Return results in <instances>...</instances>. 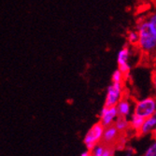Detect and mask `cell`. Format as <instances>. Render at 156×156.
I'll return each instance as SVG.
<instances>
[{
	"mask_svg": "<svg viewBox=\"0 0 156 156\" xmlns=\"http://www.w3.org/2000/svg\"><path fill=\"white\" fill-rule=\"evenodd\" d=\"M115 147L114 146H107L104 153L102 156H114L115 153Z\"/></svg>",
	"mask_w": 156,
	"mask_h": 156,
	"instance_id": "obj_18",
	"label": "cell"
},
{
	"mask_svg": "<svg viewBox=\"0 0 156 156\" xmlns=\"http://www.w3.org/2000/svg\"><path fill=\"white\" fill-rule=\"evenodd\" d=\"M151 84H152L153 90L156 93V69H155V71L152 73V76H151Z\"/></svg>",
	"mask_w": 156,
	"mask_h": 156,
	"instance_id": "obj_19",
	"label": "cell"
},
{
	"mask_svg": "<svg viewBox=\"0 0 156 156\" xmlns=\"http://www.w3.org/2000/svg\"><path fill=\"white\" fill-rule=\"evenodd\" d=\"M115 127L119 130L121 134H125L127 131L130 129V122L129 118H125V117H118L114 123Z\"/></svg>",
	"mask_w": 156,
	"mask_h": 156,
	"instance_id": "obj_11",
	"label": "cell"
},
{
	"mask_svg": "<svg viewBox=\"0 0 156 156\" xmlns=\"http://www.w3.org/2000/svg\"><path fill=\"white\" fill-rule=\"evenodd\" d=\"M106 148H107V146H106L105 144H103L102 142H101V143H99V144H97V145L91 151L92 155H93V156H102L103 153H104V151H105V150H106Z\"/></svg>",
	"mask_w": 156,
	"mask_h": 156,
	"instance_id": "obj_16",
	"label": "cell"
},
{
	"mask_svg": "<svg viewBox=\"0 0 156 156\" xmlns=\"http://www.w3.org/2000/svg\"><path fill=\"white\" fill-rule=\"evenodd\" d=\"M156 127V112L152 114L151 117L145 119V122L141 127V129L138 132V136H147L149 134H151L152 131Z\"/></svg>",
	"mask_w": 156,
	"mask_h": 156,
	"instance_id": "obj_9",
	"label": "cell"
},
{
	"mask_svg": "<svg viewBox=\"0 0 156 156\" xmlns=\"http://www.w3.org/2000/svg\"><path fill=\"white\" fill-rule=\"evenodd\" d=\"M131 49L128 46L122 47L117 54V64L118 68L127 77L131 71Z\"/></svg>",
	"mask_w": 156,
	"mask_h": 156,
	"instance_id": "obj_5",
	"label": "cell"
},
{
	"mask_svg": "<svg viewBox=\"0 0 156 156\" xmlns=\"http://www.w3.org/2000/svg\"><path fill=\"white\" fill-rule=\"evenodd\" d=\"M118 117L119 114L116 107H108L104 105L99 112V122L105 127L114 124Z\"/></svg>",
	"mask_w": 156,
	"mask_h": 156,
	"instance_id": "obj_6",
	"label": "cell"
},
{
	"mask_svg": "<svg viewBox=\"0 0 156 156\" xmlns=\"http://www.w3.org/2000/svg\"><path fill=\"white\" fill-rule=\"evenodd\" d=\"M126 79V76L121 71L119 68H117L111 76V81L115 83H123Z\"/></svg>",
	"mask_w": 156,
	"mask_h": 156,
	"instance_id": "obj_14",
	"label": "cell"
},
{
	"mask_svg": "<svg viewBox=\"0 0 156 156\" xmlns=\"http://www.w3.org/2000/svg\"><path fill=\"white\" fill-rule=\"evenodd\" d=\"M147 21L149 26L151 28V30L156 33V10H153L152 12L149 13L146 17H144Z\"/></svg>",
	"mask_w": 156,
	"mask_h": 156,
	"instance_id": "obj_13",
	"label": "cell"
},
{
	"mask_svg": "<svg viewBox=\"0 0 156 156\" xmlns=\"http://www.w3.org/2000/svg\"><path fill=\"white\" fill-rule=\"evenodd\" d=\"M156 112V96H147L138 99L134 105V113L145 119Z\"/></svg>",
	"mask_w": 156,
	"mask_h": 156,
	"instance_id": "obj_2",
	"label": "cell"
},
{
	"mask_svg": "<svg viewBox=\"0 0 156 156\" xmlns=\"http://www.w3.org/2000/svg\"><path fill=\"white\" fill-rule=\"evenodd\" d=\"M120 136L121 133L119 132V130L116 128L114 124L105 127L102 143L105 144L106 146H114Z\"/></svg>",
	"mask_w": 156,
	"mask_h": 156,
	"instance_id": "obj_8",
	"label": "cell"
},
{
	"mask_svg": "<svg viewBox=\"0 0 156 156\" xmlns=\"http://www.w3.org/2000/svg\"><path fill=\"white\" fill-rule=\"evenodd\" d=\"M129 122H130V129L137 135L145 122V118L140 117V116L135 114V113H133L131 117L129 118Z\"/></svg>",
	"mask_w": 156,
	"mask_h": 156,
	"instance_id": "obj_10",
	"label": "cell"
},
{
	"mask_svg": "<svg viewBox=\"0 0 156 156\" xmlns=\"http://www.w3.org/2000/svg\"><path fill=\"white\" fill-rule=\"evenodd\" d=\"M125 156H133L134 154V149L129 148V147H126L125 148Z\"/></svg>",
	"mask_w": 156,
	"mask_h": 156,
	"instance_id": "obj_20",
	"label": "cell"
},
{
	"mask_svg": "<svg viewBox=\"0 0 156 156\" xmlns=\"http://www.w3.org/2000/svg\"><path fill=\"white\" fill-rule=\"evenodd\" d=\"M80 156H93V155H92V152H91V151L87 150V151H83V152L80 154Z\"/></svg>",
	"mask_w": 156,
	"mask_h": 156,
	"instance_id": "obj_21",
	"label": "cell"
},
{
	"mask_svg": "<svg viewBox=\"0 0 156 156\" xmlns=\"http://www.w3.org/2000/svg\"><path fill=\"white\" fill-rule=\"evenodd\" d=\"M151 136H152L153 139H156V127H155V129L152 131V133H151Z\"/></svg>",
	"mask_w": 156,
	"mask_h": 156,
	"instance_id": "obj_22",
	"label": "cell"
},
{
	"mask_svg": "<svg viewBox=\"0 0 156 156\" xmlns=\"http://www.w3.org/2000/svg\"><path fill=\"white\" fill-rule=\"evenodd\" d=\"M138 32L139 39L137 47L140 51L151 57L156 56V33H154L149 26L145 18L140 19L136 25Z\"/></svg>",
	"mask_w": 156,
	"mask_h": 156,
	"instance_id": "obj_1",
	"label": "cell"
},
{
	"mask_svg": "<svg viewBox=\"0 0 156 156\" xmlns=\"http://www.w3.org/2000/svg\"><path fill=\"white\" fill-rule=\"evenodd\" d=\"M134 105L135 102L128 96H123L122 100L117 104L116 108L118 111L119 117L130 118L134 113Z\"/></svg>",
	"mask_w": 156,
	"mask_h": 156,
	"instance_id": "obj_7",
	"label": "cell"
},
{
	"mask_svg": "<svg viewBox=\"0 0 156 156\" xmlns=\"http://www.w3.org/2000/svg\"><path fill=\"white\" fill-rule=\"evenodd\" d=\"M154 63H155V68H156V56H155V61H154Z\"/></svg>",
	"mask_w": 156,
	"mask_h": 156,
	"instance_id": "obj_23",
	"label": "cell"
},
{
	"mask_svg": "<svg viewBox=\"0 0 156 156\" xmlns=\"http://www.w3.org/2000/svg\"><path fill=\"white\" fill-rule=\"evenodd\" d=\"M126 143H127V137H126L125 134H121V136L118 138V140H117V142L115 143L114 147L118 151H122V150H125Z\"/></svg>",
	"mask_w": 156,
	"mask_h": 156,
	"instance_id": "obj_15",
	"label": "cell"
},
{
	"mask_svg": "<svg viewBox=\"0 0 156 156\" xmlns=\"http://www.w3.org/2000/svg\"><path fill=\"white\" fill-rule=\"evenodd\" d=\"M143 156H156V139L146 149Z\"/></svg>",
	"mask_w": 156,
	"mask_h": 156,
	"instance_id": "obj_17",
	"label": "cell"
},
{
	"mask_svg": "<svg viewBox=\"0 0 156 156\" xmlns=\"http://www.w3.org/2000/svg\"><path fill=\"white\" fill-rule=\"evenodd\" d=\"M126 38H127V42L129 43V45H131V46H137L138 39H139V35H138L137 30L136 29L130 30L128 33H127Z\"/></svg>",
	"mask_w": 156,
	"mask_h": 156,
	"instance_id": "obj_12",
	"label": "cell"
},
{
	"mask_svg": "<svg viewBox=\"0 0 156 156\" xmlns=\"http://www.w3.org/2000/svg\"><path fill=\"white\" fill-rule=\"evenodd\" d=\"M124 96V85L123 83L111 82L107 88L105 106L116 107L117 104L122 100Z\"/></svg>",
	"mask_w": 156,
	"mask_h": 156,
	"instance_id": "obj_4",
	"label": "cell"
},
{
	"mask_svg": "<svg viewBox=\"0 0 156 156\" xmlns=\"http://www.w3.org/2000/svg\"><path fill=\"white\" fill-rule=\"evenodd\" d=\"M104 131L105 126L100 122L94 123L87 131L83 138V143L87 150L92 151L97 144L102 142Z\"/></svg>",
	"mask_w": 156,
	"mask_h": 156,
	"instance_id": "obj_3",
	"label": "cell"
}]
</instances>
